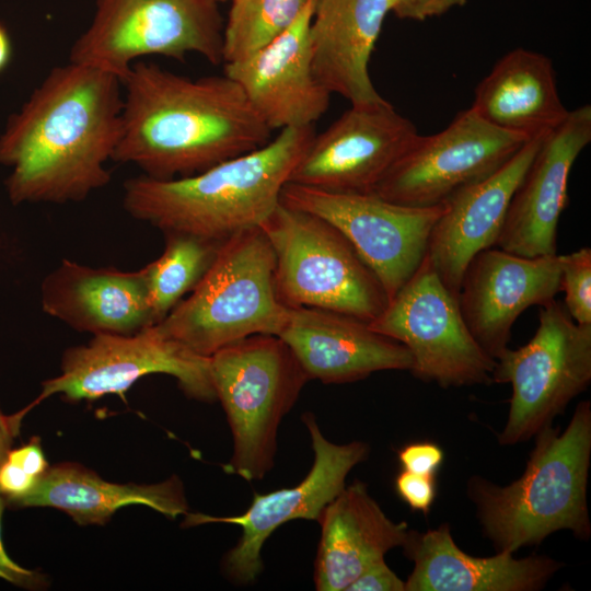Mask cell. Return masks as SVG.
Masks as SVG:
<instances>
[{
	"instance_id": "obj_38",
	"label": "cell",
	"mask_w": 591,
	"mask_h": 591,
	"mask_svg": "<svg viewBox=\"0 0 591 591\" xmlns=\"http://www.w3.org/2000/svg\"><path fill=\"white\" fill-rule=\"evenodd\" d=\"M216 2L225 1V0H215Z\"/></svg>"
},
{
	"instance_id": "obj_2",
	"label": "cell",
	"mask_w": 591,
	"mask_h": 591,
	"mask_svg": "<svg viewBox=\"0 0 591 591\" xmlns=\"http://www.w3.org/2000/svg\"><path fill=\"white\" fill-rule=\"evenodd\" d=\"M123 92L112 161L132 164L152 178L194 175L271 140L273 130L225 74L193 80L138 60L123 80Z\"/></svg>"
},
{
	"instance_id": "obj_8",
	"label": "cell",
	"mask_w": 591,
	"mask_h": 591,
	"mask_svg": "<svg viewBox=\"0 0 591 591\" xmlns=\"http://www.w3.org/2000/svg\"><path fill=\"white\" fill-rule=\"evenodd\" d=\"M222 34L215 0H95L69 61L103 69L121 82L136 61L152 55L182 61L197 54L218 66Z\"/></svg>"
},
{
	"instance_id": "obj_29",
	"label": "cell",
	"mask_w": 591,
	"mask_h": 591,
	"mask_svg": "<svg viewBox=\"0 0 591 591\" xmlns=\"http://www.w3.org/2000/svg\"><path fill=\"white\" fill-rule=\"evenodd\" d=\"M49 466L39 439L11 449L0 464V496L18 507L47 473Z\"/></svg>"
},
{
	"instance_id": "obj_34",
	"label": "cell",
	"mask_w": 591,
	"mask_h": 591,
	"mask_svg": "<svg viewBox=\"0 0 591 591\" xmlns=\"http://www.w3.org/2000/svg\"><path fill=\"white\" fill-rule=\"evenodd\" d=\"M467 0H391L392 11L399 19L425 21L465 5Z\"/></svg>"
},
{
	"instance_id": "obj_15",
	"label": "cell",
	"mask_w": 591,
	"mask_h": 591,
	"mask_svg": "<svg viewBox=\"0 0 591 591\" xmlns=\"http://www.w3.org/2000/svg\"><path fill=\"white\" fill-rule=\"evenodd\" d=\"M418 132L387 101L351 105L314 135L289 182L335 193H373Z\"/></svg>"
},
{
	"instance_id": "obj_21",
	"label": "cell",
	"mask_w": 591,
	"mask_h": 591,
	"mask_svg": "<svg viewBox=\"0 0 591 591\" xmlns=\"http://www.w3.org/2000/svg\"><path fill=\"white\" fill-rule=\"evenodd\" d=\"M43 311L92 335H130L155 325L143 267L126 271L63 259L43 280Z\"/></svg>"
},
{
	"instance_id": "obj_7",
	"label": "cell",
	"mask_w": 591,
	"mask_h": 591,
	"mask_svg": "<svg viewBox=\"0 0 591 591\" xmlns=\"http://www.w3.org/2000/svg\"><path fill=\"white\" fill-rule=\"evenodd\" d=\"M275 255V289L288 308L376 318L389 303L378 277L325 219L281 201L259 225Z\"/></svg>"
},
{
	"instance_id": "obj_5",
	"label": "cell",
	"mask_w": 591,
	"mask_h": 591,
	"mask_svg": "<svg viewBox=\"0 0 591 591\" xmlns=\"http://www.w3.org/2000/svg\"><path fill=\"white\" fill-rule=\"evenodd\" d=\"M289 308L275 289V255L258 228L223 241L198 285L159 323L167 337L211 357L245 337L278 335Z\"/></svg>"
},
{
	"instance_id": "obj_24",
	"label": "cell",
	"mask_w": 591,
	"mask_h": 591,
	"mask_svg": "<svg viewBox=\"0 0 591 591\" xmlns=\"http://www.w3.org/2000/svg\"><path fill=\"white\" fill-rule=\"evenodd\" d=\"M317 522L314 584L318 591H346L366 568L392 548L403 547L409 532L405 522H394L384 513L360 480L345 486Z\"/></svg>"
},
{
	"instance_id": "obj_32",
	"label": "cell",
	"mask_w": 591,
	"mask_h": 591,
	"mask_svg": "<svg viewBox=\"0 0 591 591\" xmlns=\"http://www.w3.org/2000/svg\"><path fill=\"white\" fill-rule=\"evenodd\" d=\"M398 460L404 471L434 476L443 461V452L431 442L410 443L399 450Z\"/></svg>"
},
{
	"instance_id": "obj_25",
	"label": "cell",
	"mask_w": 591,
	"mask_h": 591,
	"mask_svg": "<svg viewBox=\"0 0 591 591\" xmlns=\"http://www.w3.org/2000/svg\"><path fill=\"white\" fill-rule=\"evenodd\" d=\"M490 125L526 139L545 137L568 116L552 60L514 48L477 84L471 106Z\"/></svg>"
},
{
	"instance_id": "obj_11",
	"label": "cell",
	"mask_w": 591,
	"mask_h": 591,
	"mask_svg": "<svg viewBox=\"0 0 591 591\" xmlns=\"http://www.w3.org/2000/svg\"><path fill=\"white\" fill-rule=\"evenodd\" d=\"M280 201L340 231L378 277L389 301L421 264L433 225L445 209L444 202L413 207L374 193H335L293 183L283 186Z\"/></svg>"
},
{
	"instance_id": "obj_17",
	"label": "cell",
	"mask_w": 591,
	"mask_h": 591,
	"mask_svg": "<svg viewBox=\"0 0 591 591\" xmlns=\"http://www.w3.org/2000/svg\"><path fill=\"white\" fill-rule=\"evenodd\" d=\"M590 142L591 106L586 104L569 111L544 137L510 200L496 241L499 248L524 257L557 254V227L569 201V174Z\"/></svg>"
},
{
	"instance_id": "obj_12",
	"label": "cell",
	"mask_w": 591,
	"mask_h": 591,
	"mask_svg": "<svg viewBox=\"0 0 591 591\" xmlns=\"http://www.w3.org/2000/svg\"><path fill=\"white\" fill-rule=\"evenodd\" d=\"M154 373L174 376L190 398L217 401L210 357L190 351L152 325L130 335H93L88 344L68 348L60 374L43 382L27 409L54 394L71 402L121 394L140 378Z\"/></svg>"
},
{
	"instance_id": "obj_9",
	"label": "cell",
	"mask_w": 591,
	"mask_h": 591,
	"mask_svg": "<svg viewBox=\"0 0 591 591\" xmlns=\"http://www.w3.org/2000/svg\"><path fill=\"white\" fill-rule=\"evenodd\" d=\"M541 306L534 336L506 348L493 370V382L512 386L501 445L526 441L552 425L591 381V324H578L555 299Z\"/></svg>"
},
{
	"instance_id": "obj_27",
	"label": "cell",
	"mask_w": 591,
	"mask_h": 591,
	"mask_svg": "<svg viewBox=\"0 0 591 591\" xmlns=\"http://www.w3.org/2000/svg\"><path fill=\"white\" fill-rule=\"evenodd\" d=\"M164 234L162 254L143 267L155 324L198 285L222 243L179 232Z\"/></svg>"
},
{
	"instance_id": "obj_4",
	"label": "cell",
	"mask_w": 591,
	"mask_h": 591,
	"mask_svg": "<svg viewBox=\"0 0 591 591\" xmlns=\"http://www.w3.org/2000/svg\"><path fill=\"white\" fill-rule=\"evenodd\" d=\"M523 474L507 486L474 476L468 495L484 534L497 552L538 545L571 531L588 538L591 524L587 487L591 459V404L580 402L564 431L552 425L535 436Z\"/></svg>"
},
{
	"instance_id": "obj_10",
	"label": "cell",
	"mask_w": 591,
	"mask_h": 591,
	"mask_svg": "<svg viewBox=\"0 0 591 591\" xmlns=\"http://www.w3.org/2000/svg\"><path fill=\"white\" fill-rule=\"evenodd\" d=\"M375 332L403 344L410 352V372L442 387L493 383L496 360L474 339L457 298L444 286L430 259L421 264L368 323Z\"/></svg>"
},
{
	"instance_id": "obj_37",
	"label": "cell",
	"mask_w": 591,
	"mask_h": 591,
	"mask_svg": "<svg viewBox=\"0 0 591 591\" xmlns=\"http://www.w3.org/2000/svg\"><path fill=\"white\" fill-rule=\"evenodd\" d=\"M12 58V43L5 26L0 23V73L9 66Z\"/></svg>"
},
{
	"instance_id": "obj_14",
	"label": "cell",
	"mask_w": 591,
	"mask_h": 591,
	"mask_svg": "<svg viewBox=\"0 0 591 591\" xmlns=\"http://www.w3.org/2000/svg\"><path fill=\"white\" fill-rule=\"evenodd\" d=\"M302 421L310 433L314 460L298 485L267 494L255 493L250 507L237 515L185 514L186 526L225 523L241 528L237 543L221 563L225 577L233 583L248 584L257 579L264 568L263 547L279 526L298 519L318 521L326 505L345 488L349 472L369 454L364 442L337 444L327 440L310 412L302 415Z\"/></svg>"
},
{
	"instance_id": "obj_23",
	"label": "cell",
	"mask_w": 591,
	"mask_h": 591,
	"mask_svg": "<svg viewBox=\"0 0 591 591\" xmlns=\"http://www.w3.org/2000/svg\"><path fill=\"white\" fill-rule=\"evenodd\" d=\"M403 547L414 563L405 591H535L563 566L545 555L471 556L455 544L448 524L421 533L409 531Z\"/></svg>"
},
{
	"instance_id": "obj_36",
	"label": "cell",
	"mask_w": 591,
	"mask_h": 591,
	"mask_svg": "<svg viewBox=\"0 0 591 591\" xmlns=\"http://www.w3.org/2000/svg\"><path fill=\"white\" fill-rule=\"evenodd\" d=\"M23 416L22 410L14 415H5L0 408V464L12 449Z\"/></svg>"
},
{
	"instance_id": "obj_1",
	"label": "cell",
	"mask_w": 591,
	"mask_h": 591,
	"mask_svg": "<svg viewBox=\"0 0 591 591\" xmlns=\"http://www.w3.org/2000/svg\"><path fill=\"white\" fill-rule=\"evenodd\" d=\"M121 111L117 76L71 61L54 67L0 134L11 204L82 201L106 186Z\"/></svg>"
},
{
	"instance_id": "obj_19",
	"label": "cell",
	"mask_w": 591,
	"mask_h": 591,
	"mask_svg": "<svg viewBox=\"0 0 591 591\" xmlns=\"http://www.w3.org/2000/svg\"><path fill=\"white\" fill-rule=\"evenodd\" d=\"M290 348L309 380L351 383L387 370H410L408 349L372 329L368 322L329 310L289 308L277 335Z\"/></svg>"
},
{
	"instance_id": "obj_30",
	"label": "cell",
	"mask_w": 591,
	"mask_h": 591,
	"mask_svg": "<svg viewBox=\"0 0 591 591\" xmlns=\"http://www.w3.org/2000/svg\"><path fill=\"white\" fill-rule=\"evenodd\" d=\"M558 256L564 305L578 324H591V248Z\"/></svg>"
},
{
	"instance_id": "obj_20",
	"label": "cell",
	"mask_w": 591,
	"mask_h": 591,
	"mask_svg": "<svg viewBox=\"0 0 591 591\" xmlns=\"http://www.w3.org/2000/svg\"><path fill=\"white\" fill-rule=\"evenodd\" d=\"M543 139H530L493 174L444 201L445 209L433 225L426 255L454 297H459L471 259L496 245L510 200Z\"/></svg>"
},
{
	"instance_id": "obj_26",
	"label": "cell",
	"mask_w": 591,
	"mask_h": 591,
	"mask_svg": "<svg viewBox=\"0 0 591 591\" xmlns=\"http://www.w3.org/2000/svg\"><path fill=\"white\" fill-rule=\"evenodd\" d=\"M134 503L148 506L171 519L188 510L183 484L176 476L149 485L116 484L72 463L49 467L18 507L56 508L80 525H103L115 511Z\"/></svg>"
},
{
	"instance_id": "obj_31",
	"label": "cell",
	"mask_w": 591,
	"mask_h": 591,
	"mask_svg": "<svg viewBox=\"0 0 591 591\" xmlns=\"http://www.w3.org/2000/svg\"><path fill=\"white\" fill-rule=\"evenodd\" d=\"M395 488L413 510L427 514L436 496L434 476H425L402 471L395 480Z\"/></svg>"
},
{
	"instance_id": "obj_22",
	"label": "cell",
	"mask_w": 591,
	"mask_h": 591,
	"mask_svg": "<svg viewBox=\"0 0 591 591\" xmlns=\"http://www.w3.org/2000/svg\"><path fill=\"white\" fill-rule=\"evenodd\" d=\"M391 0H314L310 24L311 65L316 80L351 105L385 101L369 62Z\"/></svg>"
},
{
	"instance_id": "obj_33",
	"label": "cell",
	"mask_w": 591,
	"mask_h": 591,
	"mask_svg": "<svg viewBox=\"0 0 591 591\" xmlns=\"http://www.w3.org/2000/svg\"><path fill=\"white\" fill-rule=\"evenodd\" d=\"M346 591H405V581L381 559L366 568Z\"/></svg>"
},
{
	"instance_id": "obj_16",
	"label": "cell",
	"mask_w": 591,
	"mask_h": 591,
	"mask_svg": "<svg viewBox=\"0 0 591 591\" xmlns=\"http://www.w3.org/2000/svg\"><path fill=\"white\" fill-rule=\"evenodd\" d=\"M559 291L558 254L524 257L489 247L466 266L457 301L474 339L496 360L508 348L519 315Z\"/></svg>"
},
{
	"instance_id": "obj_28",
	"label": "cell",
	"mask_w": 591,
	"mask_h": 591,
	"mask_svg": "<svg viewBox=\"0 0 591 591\" xmlns=\"http://www.w3.org/2000/svg\"><path fill=\"white\" fill-rule=\"evenodd\" d=\"M310 0H232L222 34V62L246 58L281 35Z\"/></svg>"
},
{
	"instance_id": "obj_18",
	"label": "cell",
	"mask_w": 591,
	"mask_h": 591,
	"mask_svg": "<svg viewBox=\"0 0 591 591\" xmlns=\"http://www.w3.org/2000/svg\"><path fill=\"white\" fill-rule=\"evenodd\" d=\"M314 0L271 43L244 59L224 63L250 104L271 129L313 126L327 111L331 93L311 65L310 24Z\"/></svg>"
},
{
	"instance_id": "obj_35",
	"label": "cell",
	"mask_w": 591,
	"mask_h": 591,
	"mask_svg": "<svg viewBox=\"0 0 591 591\" xmlns=\"http://www.w3.org/2000/svg\"><path fill=\"white\" fill-rule=\"evenodd\" d=\"M5 503L3 497L0 496V579L26 589L45 588L48 583L44 575L19 566L5 553L1 540V520Z\"/></svg>"
},
{
	"instance_id": "obj_13",
	"label": "cell",
	"mask_w": 591,
	"mask_h": 591,
	"mask_svg": "<svg viewBox=\"0 0 591 591\" xmlns=\"http://www.w3.org/2000/svg\"><path fill=\"white\" fill-rule=\"evenodd\" d=\"M529 140L490 125L470 107L443 130L417 135L373 193L405 206L442 204L493 174Z\"/></svg>"
},
{
	"instance_id": "obj_6",
	"label": "cell",
	"mask_w": 591,
	"mask_h": 591,
	"mask_svg": "<svg viewBox=\"0 0 591 591\" xmlns=\"http://www.w3.org/2000/svg\"><path fill=\"white\" fill-rule=\"evenodd\" d=\"M210 370L233 441L224 471L246 482L263 479L275 464L280 422L310 380L287 344L266 334L218 350Z\"/></svg>"
},
{
	"instance_id": "obj_3",
	"label": "cell",
	"mask_w": 591,
	"mask_h": 591,
	"mask_svg": "<svg viewBox=\"0 0 591 591\" xmlns=\"http://www.w3.org/2000/svg\"><path fill=\"white\" fill-rule=\"evenodd\" d=\"M314 135L313 126L285 128L265 146L194 175L129 178L124 183L123 207L163 233L223 242L258 228L275 210Z\"/></svg>"
}]
</instances>
